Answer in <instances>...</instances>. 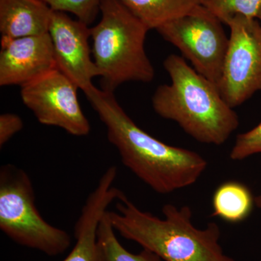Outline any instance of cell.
Listing matches in <instances>:
<instances>
[{
	"mask_svg": "<svg viewBox=\"0 0 261 261\" xmlns=\"http://www.w3.org/2000/svg\"><path fill=\"white\" fill-rule=\"evenodd\" d=\"M107 130L122 163L157 193H172L196 183L207 166L200 154L164 143L142 130L120 106L113 92L85 93Z\"/></svg>",
	"mask_w": 261,
	"mask_h": 261,
	"instance_id": "1",
	"label": "cell"
},
{
	"mask_svg": "<svg viewBox=\"0 0 261 261\" xmlns=\"http://www.w3.org/2000/svg\"><path fill=\"white\" fill-rule=\"evenodd\" d=\"M116 211H108L115 231L163 261H236L224 253L220 245L221 231L215 222L205 228L192 223V211L187 205H163V219L139 208L122 192Z\"/></svg>",
	"mask_w": 261,
	"mask_h": 261,
	"instance_id": "2",
	"label": "cell"
},
{
	"mask_svg": "<svg viewBox=\"0 0 261 261\" xmlns=\"http://www.w3.org/2000/svg\"><path fill=\"white\" fill-rule=\"evenodd\" d=\"M163 66L171 84L159 86L154 92V112L176 122L197 142L224 144L238 129L240 122L238 113L223 99L217 86L176 55L168 56Z\"/></svg>",
	"mask_w": 261,
	"mask_h": 261,
	"instance_id": "3",
	"label": "cell"
},
{
	"mask_svg": "<svg viewBox=\"0 0 261 261\" xmlns=\"http://www.w3.org/2000/svg\"><path fill=\"white\" fill-rule=\"evenodd\" d=\"M99 10L100 20L91 28V38L102 90L152 82L155 71L145 47L148 28L120 0H101Z\"/></svg>",
	"mask_w": 261,
	"mask_h": 261,
	"instance_id": "4",
	"label": "cell"
},
{
	"mask_svg": "<svg viewBox=\"0 0 261 261\" xmlns=\"http://www.w3.org/2000/svg\"><path fill=\"white\" fill-rule=\"evenodd\" d=\"M0 228L15 243L48 256L64 253L71 243L69 233L43 219L32 180L11 163L0 168Z\"/></svg>",
	"mask_w": 261,
	"mask_h": 261,
	"instance_id": "5",
	"label": "cell"
},
{
	"mask_svg": "<svg viewBox=\"0 0 261 261\" xmlns=\"http://www.w3.org/2000/svg\"><path fill=\"white\" fill-rule=\"evenodd\" d=\"M223 24L200 4L156 31L181 51L197 73L217 85L229 42Z\"/></svg>",
	"mask_w": 261,
	"mask_h": 261,
	"instance_id": "6",
	"label": "cell"
},
{
	"mask_svg": "<svg viewBox=\"0 0 261 261\" xmlns=\"http://www.w3.org/2000/svg\"><path fill=\"white\" fill-rule=\"evenodd\" d=\"M229 42L218 89L230 107L241 106L261 92V23L234 17L226 23Z\"/></svg>",
	"mask_w": 261,
	"mask_h": 261,
	"instance_id": "7",
	"label": "cell"
},
{
	"mask_svg": "<svg viewBox=\"0 0 261 261\" xmlns=\"http://www.w3.org/2000/svg\"><path fill=\"white\" fill-rule=\"evenodd\" d=\"M78 87L56 69L22 86L20 96L39 123L63 128L76 137L88 135L90 123L82 111Z\"/></svg>",
	"mask_w": 261,
	"mask_h": 261,
	"instance_id": "8",
	"label": "cell"
},
{
	"mask_svg": "<svg viewBox=\"0 0 261 261\" xmlns=\"http://www.w3.org/2000/svg\"><path fill=\"white\" fill-rule=\"evenodd\" d=\"M48 33L53 42L57 69L84 94L93 89L92 80L99 76V73L91 58L89 25L73 20L63 12L53 11Z\"/></svg>",
	"mask_w": 261,
	"mask_h": 261,
	"instance_id": "9",
	"label": "cell"
},
{
	"mask_svg": "<svg viewBox=\"0 0 261 261\" xmlns=\"http://www.w3.org/2000/svg\"><path fill=\"white\" fill-rule=\"evenodd\" d=\"M1 46L2 87H22L56 68L49 33L17 39H2Z\"/></svg>",
	"mask_w": 261,
	"mask_h": 261,
	"instance_id": "10",
	"label": "cell"
},
{
	"mask_svg": "<svg viewBox=\"0 0 261 261\" xmlns=\"http://www.w3.org/2000/svg\"><path fill=\"white\" fill-rule=\"evenodd\" d=\"M116 176V166L108 168L89 194L75 223L74 247L63 261H105L98 228L108 207L121 194V190L114 187Z\"/></svg>",
	"mask_w": 261,
	"mask_h": 261,
	"instance_id": "11",
	"label": "cell"
},
{
	"mask_svg": "<svg viewBox=\"0 0 261 261\" xmlns=\"http://www.w3.org/2000/svg\"><path fill=\"white\" fill-rule=\"evenodd\" d=\"M53 11L44 0H0L2 39L47 34Z\"/></svg>",
	"mask_w": 261,
	"mask_h": 261,
	"instance_id": "12",
	"label": "cell"
},
{
	"mask_svg": "<svg viewBox=\"0 0 261 261\" xmlns=\"http://www.w3.org/2000/svg\"><path fill=\"white\" fill-rule=\"evenodd\" d=\"M254 205L255 197L248 187L237 181H225L213 195L212 216L230 224H238L250 216Z\"/></svg>",
	"mask_w": 261,
	"mask_h": 261,
	"instance_id": "13",
	"label": "cell"
},
{
	"mask_svg": "<svg viewBox=\"0 0 261 261\" xmlns=\"http://www.w3.org/2000/svg\"><path fill=\"white\" fill-rule=\"evenodd\" d=\"M149 30L187 14L200 0H120Z\"/></svg>",
	"mask_w": 261,
	"mask_h": 261,
	"instance_id": "14",
	"label": "cell"
},
{
	"mask_svg": "<svg viewBox=\"0 0 261 261\" xmlns=\"http://www.w3.org/2000/svg\"><path fill=\"white\" fill-rule=\"evenodd\" d=\"M108 211L103 216L98 228V240L102 247L105 261H163L159 255L147 249H143L140 253L134 254L124 248L117 238Z\"/></svg>",
	"mask_w": 261,
	"mask_h": 261,
	"instance_id": "15",
	"label": "cell"
},
{
	"mask_svg": "<svg viewBox=\"0 0 261 261\" xmlns=\"http://www.w3.org/2000/svg\"><path fill=\"white\" fill-rule=\"evenodd\" d=\"M200 4L226 24L234 17L257 18L261 0H200Z\"/></svg>",
	"mask_w": 261,
	"mask_h": 261,
	"instance_id": "16",
	"label": "cell"
},
{
	"mask_svg": "<svg viewBox=\"0 0 261 261\" xmlns=\"http://www.w3.org/2000/svg\"><path fill=\"white\" fill-rule=\"evenodd\" d=\"M53 11L73 14L79 20L89 25L100 12L101 0H44Z\"/></svg>",
	"mask_w": 261,
	"mask_h": 261,
	"instance_id": "17",
	"label": "cell"
},
{
	"mask_svg": "<svg viewBox=\"0 0 261 261\" xmlns=\"http://www.w3.org/2000/svg\"><path fill=\"white\" fill-rule=\"evenodd\" d=\"M261 153V122L257 126L237 137L229 158L232 161H243Z\"/></svg>",
	"mask_w": 261,
	"mask_h": 261,
	"instance_id": "18",
	"label": "cell"
},
{
	"mask_svg": "<svg viewBox=\"0 0 261 261\" xmlns=\"http://www.w3.org/2000/svg\"><path fill=\"white\" fill-rule=\"evenodd\" d=\"M23 127V120L13 113H4L0 116V147L4 146Z\"/></svg>",
	"mask_w": 261,
	"mask_h": 261,
	"instance_id": "19",
	"label": "cell"
},
{
	"mask_svg": "<svg viewBox=\"0 0 261 261\" xmlns=\"http://www.w3.org/2000/svg\"><path fill=\"white\" fill-rule=\"evenodd\" d=\"M255 204L257 207L261 209V194L255 197Z\"/></svg>",
	"mask_w": 261,
	"mask_h": 261,
	"instance_id": "20",
	"label": "cell"
},
{
	"mask_svg": "<svg viewBox=\"0 0 261 261\" xmlns=\"http://www.w3.org/2000/svg\"><path fill=\"white\" fill-rule=\"evenodd\" d=\"M257 19L261 23V8H260V11H259L258 15H257Z\"/></svg>",
	"mask_w": 261,
	"mask_h": 261,
	"instance_id": "21",
	"label": "cell"
}]
</instances>
